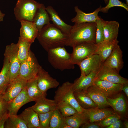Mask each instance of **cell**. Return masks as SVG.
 <instances>
[{
	"label": "cell",
	"mask_w": 128,
	"mask_h": 128,
	"mask_svg": "<svg viewBox=\"0 0 128 128\" xmlns=\"http://www.w3.org/2000/svg\"><path fill=\"white\" fill-rule=\"evenodd\" d=\"M64 118L58 108L55 110L51 115L49 128H62L65 123Z\"/></svg>",
	"instance_id": "836d02e7"
},
{
	"label": "cell",
	"mask_w": 128,
	"mask_h": 128,
	"mask_svg": "<svg viewBox=\"0 0 128 128\" xmlns=\"http://www.w3.org/2000/svg\"><path fill=\"white\" fill-rule=\"evenodd\" d=\"M73 94L78 103L82 109H88L97 108V105L90 97L86 90L74 91Z\"/></svg>",
	"instance_id": "d4e9b609"
},
{
	"label": "cell",
	"mask_w": 128,
	"mask_h": 128,
	"mask_svg": "<svg viewBox=\"0 0 128 128\" xmlns=\"http://www.w3.org/2000/svg\"><path fill=\"white\" fill-rule=\"evenodd\" d=\"M123 56L122 51L117 44L104 63L119 73L124 66Z\"/></svg>",
	"instance_id": "2e32d148"
},
{
	"label": "cell",
	"mask_w": 128,
	"mask_h": 128,
	"mask_svg": "<svg viewBox=\"0 0 128 128\" xmlns=\"http://www.w3.org/2000/svg\"><path fill=\"white\" fill-rule=\"evenodd\" d=\"M62 128H72L70 126L66 124L65 123L63 126Z\"/></svg>",
	"instance_id": "bcb514c9"
},
{
	"label": "cell",
	"mask_w": 128,
	"mask_h": 128,
	"mask_svg": "<svg viewBox=\"0 0 128 128\" xmlns=\"http://www.w3.org/2000/svg\"><path fill=\"white\" fill-rule=\"evenodd\" d=\"M93 85L99 88L107 97L113 96L120 92L122 91L123 85V84L100 80H93Z\"/></svg>",
	"instance_id": "9a60e30c"
},
{
	"label": "cell",
	"mask_w": 128,
	"mask_h": 128,
	"mask_svg": "<svg viewBox=\"0 0 128 128\" xmlns=\"http://www.w3.org/2000/svg\"><path fill=\"white\" fill-rule=\"evenodd\" d=\"M27 81L19 75L11 82L2 94L3 99L7 102L16 97L25 87Z\"/></svg>",
	"instance_id": "30bf717a"
},
{
	"label": "cell",
	"mask_w": 128,
	"mask_h": 128,
	"mask_svg": "<svg viewBox=\"0 0 128 128\" xmlns=\"http://www.w3.org/2000/svg\"><path fill=\"white\" fill-rule=\"evenodd\" d=\"M65 123L72 128H78L82 124L88 122L85 113H79L64 118Z\"/></svg>",
	"instance_id": "f546056e"
},
{
	"label": "cell",
	"mask_w": 128,
	"mask_h": 128,
	"mask_svg": "<svg viewBox=\"0 0 128 128\" xmlns=\"http://www.w3.org/2000/svg\"><path fill=\"white\" fill-rule=\"evenodd\" d=\"M72 47V63L78 65L82 60L94 54L96 46L95 43L84 42L76 44Z\"/></svg>",
	"instance_id": "ba28073f"
},
{
	"label": "cell",
	"mask_w": 128,
	"mask_h": 128,
	"mask_svg": "<svg viewBox=\"0 0 128 128\" xmlns=\"http://www.w3.org/2000/svg\"><path fill=\"white\" fill-rule=\"evenodd\" d=\"M46 9L49 15L50 20L52 22L53 24L68 36L72 26L65 23L60 17L57 13L52 6H48L46 7Z\"/></svg>",
	"instance_id": "603a6c76"
},
{
	"label": "cell",
	"mask_w": 128,
	"mask_h": 128,
	"mask_svg": "<svg viewBox=\"0 0 128 128\" xmlns=\"http://www.w3.org/2000/svg\"><path fill=\"white\" fill-rule=\"evenodd\" d=\"M37 79L38 87L43 93L46 92L50 89L57 87L59 85V82L52 77L41 66L37 73Z\"/></svg>",
	"instance_id": "7c38bea8"
},
{
	"label": "cell",
	"mask_w": 128,
	"mask_h": 128,
	"mask_svg": "<svg viewBox=\"0 0 128 128\" xmlns=\"http://www.w3.org/2000/svg\"><path fill=\"white\" fill-rule=\"evenodd\" d=\"M8 102L3 99L2 94H0V120L7 114Z\"/></svg>",
	"instance_id": "ab89813d"
},
{
	"label": "cell",
	"mask_w": 128,
	"mask_h": 128,
	"mask_svg": "<svg viewBox=\"0 0 128 128\" xmlns=\"http://www.w3.org/2000/svg\"><path fill=\"white\" fill-rule=\"evenodd\" d=\"M104 20L100 17L95 22L96 23L95 38L96 44L104 41V36L103 28Z\"/></svg>",
	"instance_id": "d590c367"
},
{
	"label": "cell",
	"mask_w": 128,
	"mask_h": 128,
	"mask_svg": "<svg viewBox=\"0 0 128 128\" xmlns=\"http://www.w3.org/2000/svg\"><path fill=\"white\" fill-rule=\"evenodd\" d=\"M25 88L29 97L33 101H35L46 92L43 93L39 89L37 85V77L28 81Z\"/></svg>",
	"instance_id": "4dcf8cb0"
},
{
	"label": "cell",
	"mask_w": 128,
	"mask_h": 128,
	"mask_svg": "<svg viewBox=\"0 0 128 128\" xmlns=\"http://www.w3.org/2000/svg\"><path fill=\"white\" fill-rule=\"evenodd\" d=\"M5 126L6 128H28L25 121L18 115H9Z\"/></svg>",
	"instance_id": "d6a6232c"
},
{
	"label": "cell",
	"mask_w": 128,
	"mask_h": 128,
	"mask_svg": "<svg viewBox=\"0 0 128 128\" xmlns=\"http://www.w3.org/2000/svg\"><path fill=\"white\" fill-rule=\"evenodd\" d=\"M57 104L58 109L64 118L78 113L74 108L67 103L61 102Z\"/></svg>",
	"instance_id": "e575fe53"
},
{
	"label": "cell",
	"mask_w": 128,
	"mask_h": 128,
	"mask_svg": "<svg viewBox=\"0 0 128 128\" xmlns=\"http://www.w3.org/2000/svg\"><path fill=\"white\" fill-rule=\"evenodd\" d=\"M20 22L21 24L19 37L22 40L33 42L38 35L39 31L33 22L22 20Z\"/></svg>",
	"instance_id": "5bb4252c"
},
{
	"label": "cell",
	"mask_w": 128,
	"mask_h": 128,
	"mask_svg": "<svg viewBox=\"0 0 128 128\" xmlns=\"http://www.w3.org/2000/svg\"><path fill=\"white\" fill-rule=\"evenodd\" d=\"M32 43L23 41L19 37L17 44L18 46V57L20 64L27 59Z\"/></svg>",
	"instance_id": "1f68e13d"
},
{
	"label": "cell",
	"mask_w": 128,
	"mask_h": 128,
	"mask_svg": "<svg viewBox=\"0 0 128 128\" xmlns=\"http://www.w3.org/2000/svg\"><path fill=\"white\" fill-rule=\"evenodd\" d=\"M107 100L116 113L120 116H125L127 113V105L123 93L120 92L113 96L107 97Z\"/></svg>",
	"instance_id": "d6986e66"
},
{
	"label": "cell",
	"mask_w": 128,
	"mask_h": 128,
	"mask_svg": "<svg viewBox=\"0 0 128 128\" xmlns=\"http://www.w3.org/2000/svg\"><path fill=\"white\" fill-rule=\"evenodd\" d=\"M122 91L124 92L127 97H128V82L123 84Z\"/></svg>",
	"instance_id": "ee69618b"
},
{
	"label": "cell",
	"mask_w": 128,
	"mask_h": 128,
	"mask_svg": "<svg viewBox=\"0 0 128 128\" xmlns=\"http://www.w3.org/2000/svg\"><path fill=\"white\" fill-rule=\"evenodd\" d=\"M124 125L125 128H128V123L127 121H125L124 123Z\"/></svg>",
	"instance_id": "7dc6e473"
},
{
	"label": "cell",
	"mask_w": 128,
	"mask_h": 128,
	"mask_svg": "<svg viewBox=\"0 0 128 128\" xmlns=\"http://www.w3.org/2000/svg\"><path fill=\"white\" fill-rule=\"evenodd\" d=\"M86 91L90 97L97 105V108L102 109L111 106L107 101V97L97 87L92 85Z\"/></svg>",
	"instance_id": "ac0fdd59"
},
{
	"label": "cell",
	"mask_w": 128,
	"mask_h": 128,
	"mask_svg": "<svg viewBox=\"0 0 128 128\" xmlns=\"http://www.w3.org/2000/svg\"><path fill=\"white\" fill-rule=\"evenodd\" d=\"M9 115L8 113L0 120V128H3L5 127V122L6 121Z\"/></svg>",
	"instance_id": "7bdbcfd3"
},
{
	"label": "cell",
	"mask_w": 128,
	"mask_h": 128,
	"mask_svg": "<svg viewBox=\"0 0 128 128\" xmlns=\"http://www.w3.org/2000/svg\"><path fill=\"white\" fill-rule=\"evenodd\" d=\"M41 4L34 0H18L14 9L16 19L33 22Z\"/></svg>",
	"instance_id": "277c9868"
},
{
	"label": "cell",
	"mask_w": 128,
	"mask_h": 128,
	"mask_svg": "<svg viewBox=\"0 0 128 128\" xmlns=\"http://www.w3.org/2000/svg\"><path fill=\"white\" fill-rule=\"evenodd\" d=\"M5 15V14L3 13L0 10V22L3 21Z\"/></svg>",
	"instance_id": "f6af8a7d"
},
{
	"label": "cell",
	"mask_w": 128,
	"mask_h": 128,
	"mask_svg": "<svg viewBox=\"0 0 128 128\" xmlns=\"http://www.w3.org/2000/svg\"><path fill=\"white\" fill-rule=\"evenodd\" d=\"M121 117L115 113L101 121L97 122L101 128H105L110 126L120 119Z\"/></svg>",
	"instance_id": "f35d334b"
},
{
	"label": "cell",
	"mask_w": 128,
	"mask_h": 128,
	"mask_svg": "<svg viewBox=\"0 0 128 128\" xmlns=\"http://www.w3.org/2000/svg\"><path fill=\"white\" fill-rule=\"evenodd\" d=\"M122 123L120 119L111 125L107 126L106 128H119L122 127Z\"/></svg>",
	"instance_id": "b9f144b4"
},
{
	"label": "cell",
	"mask_w": 128,
	"mask_h": 128,
	"mask_svg": "<svg viewBox=\"0 0 128 128\" xmlns=\"http://www.w3.org/2000/svg\"><path fill=\"white\" fill-rule=\"evenodd\" d=\"M73 83L67 81L59 86L55 92L54 100L57 104L61 102L67 103L74 108L78 113H82L81 108L76 99L72 89Z\"/></svg>",
	"instance_id": "5b68a950"
},
{
	"label": "cell",
	"mask_w": 128,
	"mask_h": 128,
	"mask_svg": "<svg viewBox=\"0 0 128 128\" xmlns=\"http://www.w3.org/2000/svg\"><path fill=\"white\" fill-rule=\"evenodd\" d=\"M119 41L115 40L104 41L96 44V48L94 54L99 55L103 62H104L110 55L115 46Z\"/></svg>",
	"instance_id": "7402d4cb"
},
{
	"label": "cell",
	"mask_w": 128,
	"mask_h": 128,
	"mask_svg": "<svg viewBox=\"0 0 128 128\" xmlns=\"http://www.w3.org/2000/svg\"><path fill=\"white\" fill-rule=\"evenodd\" d=\"M101 7V6L92 13H86L80 9L78 6H75L74 7V10L76 14L71 19V21L74 24L96 22L100 18L98 16V14Z\"/></svg>",
	"instance_id": "44dd1931"
},
{
	"label": "cell",
	"mask_w": 128,
	"mask_h": 128,
	"mask_svg": "<svg viewBox=\"0 0 128 128\" xmlns=\"http://www.w3.org/2000/svg\"><path fill=\"white\" fill-rule=\"evenodd\" d=\"M95 22L74 24L72 26L66 46L72 47L84 42L95 44Z\"/></svg>",
	"instance_id": "7a4b0ae2"
},
{
	"label": "cell",
	"mask_w": 128,
	"mask_h": 128,
	"mask_svg": "<svg viewBox=\"0 0 128 128\" xmlns=\"http://www.w3.org/2000/svg\"><path fill=\"white\" fill-rule=\"evenodd\" d=\"M85 113L89 122H97L114 113L112 110L107 108H97L84 109Z\"/></svg>",
	"instance_id": "ffe728a7"
},
{
	"label": "cell",
	"mask_w": 128,
	"mask_h": 128,
	"mask_svg": "<svg viewBox=\"0 0 128 128\" xmlns=\"http://www.w3.org/2000/svg\"><path fill=\"white\" fill-rule=\"evenodd\" d=\"M53 111L44 113H38L40 128H49L51 117Z\"/></svg>",
	"instance_id": "74e56055"
},
{
	"label": "cell",
	"mask_w": 128,
	"mask_h": 128,
	"mask_svg": "<svg viewBox=\"0 0 128 128\" xmlns=\"http://www.w3.org/2000/svg\"><path fill=\"white\" fill-rule=\"evenodd\" d=\"M68 36L53 24L45 25L37 37L39 43L47 52L55 48L66 46Z\"/></svg>",
	"instance_id": "6da1fadb"
},
{
	"label": "cell",
	"mask_w": 128,
	"mask_h": 128,
	"mask_svg": "<svg viewBox=\"0 0 128 128\" xmlns=\"http://www.w3.org/2000/svg\"><path fill=\"white\" fill-rule=\"evenodd\" d=\"M105 3H107L108 2V0H104Z\"/></svg>",
	"instance_id": "c3c4849f"
},
{
	"label": "cell",
	"mask_w": 128,
	"mask_h": 128,
	"mask_svg": "<svg viewBox=\"0 0 128 128\" xmlns=\"http://www.w3.org/2000/svg\"><path fill=\"white\" fill-rule=\"evenodd\" d=\"M41 66L30 50L27 59L20 65L19 75L27 81L34 79L37 77Z\"/></svg>",
	"instance_id": "8992f818"
},
{
	"label": "cell",
	"mask_w": 128,
	"mask_h": 128,
	"mask_svg": "<svg viewBox=\"0 0 128 128\" xmlns=\"http://www.w3.org/2000/svg\"><path fill=\"white\" fill-rule=\"evenodd\" d=\"M103 62L100 55L96 54L84 59L78 65L80 69L81 75L85 76L92 72L97 73Z\"/></svg>",
	"instance_id": "8fae6325"
},
{
	"label": "cell",
	"mask_w": 128,
	"mask_h": 128,
	"mask_svg": "<svg viewBox=\"0 0 128 128\" xmlns=\"http://www.w3.org/2000/svg\"><path fill=\"white\" fill-rule=\"evenodd\" d=\"M46 7L41 3L33 19V22L35 24L39 32L45 25L50 23V18Z\"/></svg>",
	"instance_id": "4316f807"
},
{
	"label": "cell",
	"mask_w": 128,
	"mask_h": 128,
	"mask_svg": "<svg viewBox=\"0 0 128 128\" xmlns=\"http://www.w3.org/2000/svg\"><path fill=\"white\" fill-rule=\"evenodd\" d=\"M82 128H100V126L97 122H87L82 125L80 127Z\"/></svg>",
	"instance_id": "60d3db41"
},
{
	"label": "cell",
	"mask_w": 128,
	"mask_h": 128,
	"mask_svg": "<svg viewBox=\"0 0 128 128\" xmlns=\"http://www.w3.org/2000/svg\"><path fill=\"white\" fill-rule=\"evenodd\" d=\"M96 73L92 72L85 76L81 75L80 77L75 80L73 83L72 89L73 91L86 90L89 87L93 85V79Z\"/></svg>",
	"instance_id": "83f0119b"
},
{
	"label": "cell",
	"mask_w": 128,
	"mask_h": 128,
	"mask_svg": "<svg viewBox=\"0 0 128 128\" xmlns=\"http://www.w3.org/2000/svg\"><path fill=\"white\" fill-rule=\"evenodd\" d=\"M126 1V4L127 5H128V0H125Z\"/></svg>",
	"instance_id": "681fc988"
},
{
	"label": "cell",
	"mask_w": 128,
	"mask_h": 128,
	"mask_svg": "<svg viewBox=\"0 0 128 128\" xmlns=\"http://www.w3.org/2000/svg\"><path fill=\"white\" fill-rule=\"evenodd\" d=\"M46 93L35 101L36 103L31 107L37 113H44L53 111L58 108L57 105L54 100L46 98Z\"/></svg>",
	"instance_id": "e0dca14e"
},
{
	"label": "cell",
	"mask_w": 128,
	"mask_h": 128,
	"mask_svg": "<svg viewBox=\"0 0 128 128\" xmlns=\"http://www.w3.org/2000/svg\"><path fill=\"white\" fill-rule=\"evenodd\" d=\"M114 7H123L128 11V6L126 4L119 0H108V3L105 6L101 7L100 11L107 13L110 9Z\"/></svg>",
	"instance_id": "8d00e7d4"
},
{
	"label": "cell",
	"mask_w": 128,
	"mask_h": 128,
	"mask_svg": "<svg viewBox=\"0 0 128 128\" xmlns=\"http://www.w3.org/2000/svg\"><path fill=\"white\" fill-rule=\"evenodd\" d=\"M18 115L25 121L28 128H40L38 114L31 107L25 109Z\"/></svg>",
	"instance_id": "cb8c5ba5"
},
{
	"label": "cell",
	"mask_w": 128,
	"mask_h": 128,
	"mask_svg": "<svg viewBox=\"0 0 128 128\" xmlns=\"http://www.w3.org/2000/svg\"><path fill=\"white\" fill-rule=\"evenodd\" d=\"M96 80H105L121 84L128 82L127 79L122 77L119 73L105 64L103 62L96 73L93 81Z\"/></svg>",
	"instance_id": "9c48e42d"
},
{
	"label": "cell",
	"mask_w": 128,
	"mask_h": 128,
	"mask_svg": "<svg viewBox=\"0 0 128 128\" xmlns=\"http://www.w3.org/2000/svg\"><path fill=\"white\" fill-rule=\"evenodd\" d=\"M119 24L115 21L104 20L103 25L105 41L117 39Z\"/></svg>",
	"instance_id": "484cf974"
},
{
	"label": "cell",
	"mask_w": 128,
	"mask_h": 128,
	"mask_svg": "<svg viewBox=\"0 0 128 128\" xmlns=\"http://www.w3.org/2000/svg\"><path fill=\"white\" fill-rule=\"evenodd\" d=\"M9 63L7 59L5 57L3 68L0 73V94L5 91L9 82Z\"/></svg>",
	"instance_id": "f1b7e54d"
},
{
	"label": "cell",
	"mask_w": 128,
	"mask_h": 128,
	"mask_svg": "<svg viewBox=\"0 0 128 128\" xmlns=\"http://www.w3.org/2000/svg\"><path fill=\"white\" fill-rule=\"evenodd\" d=\"M47 52L48 61L55 69L61 71L74 69L75 64L71 62V54L68 53L64 47L52 49Z\"/></svg>",
	"instance_id": "3957f363"
},
{
	"label": "cell",
	"mask_w": 128,
	"mask_h": 128,
	"mask_svg": "<svg viewBox=\"0 0 128 128\" xmlns=\"http://www.w3.org/2000/svg\"><path fill=\"white\" fill-rule=\"evenodd\" d=\"M18 51L17 43H12L6 46L4 53L5 57L9 63V82L19 75L21 64L18 60Z\"/></svg>",
	"instance_id": "52a82bcc"
},
{
	"label": "cell",
	"mask_w": 128,
	"mask_h": 128,
	"mask_svg": "<svg viewBox=\"0 0 128 128\" xmlns=\"http://www.w3.org/2000/svg\"><path fill=\"white\" fill-rule=\"evenodd\" d=\"M32 101L28 96L25 87L16 97L8 102L7 109L8 115H17L18 110L21 107Z\"/></svg>",
	"instance_id": "4fadbf2b"
}]
</instances>
